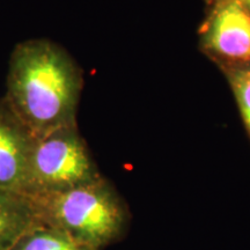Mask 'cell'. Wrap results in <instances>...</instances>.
Wrapping results in <instances>:
<instances>
[{"instance_id":"cell-6","label":"cell","mask_w":250,"mask_h":250,"mask_svg":"<svg viewBox=\"0 0 250 250\" xmlns=\"http://www.w3.org/2000/svg\"><path fill=\"white\" fill-rule=\"evenodd\" d=\"M27 196L0 191V250H12L21 236L39 224Z\"/></svg>"},{"instance_id":"cell-2","label":"cell","mask_w":250,"mask_h":250,"mask_svg":"<svg viewBox=\"0 0 250 250\" xmlns=\"http://www.w3.org/2000/svg\"><path fill=\"white\" fill-rule=\"evenodd\" d=\"M28 198L41 223L99 250L122 241L130 229L126 203L103 176L66 191Z\"/></svg>"},{"instance_id":"cell-5","label":"cell","mask_w":250,"mask_h":250,"mask_svg":"<svg viewBox=\"0 0 250 250\" xmlns=\"http://www.w3.org/2000/svg\"><path fill=\"white\" fill-rule=\"evenodd\" d=\"M35 137L0 98V191L23 195Z\"/></svg>"},{"instance_id":"cell-4","label":"cell","mask_w":250,"mask_h":250,"mask_svg":"<svg viewBox=\"0 0 250 250\" xmlns=\"http://www.w3.org/2000/svg\"><path fill=\"white\" fill-rule=\"evenodd\" d=\"M204 44L215 56L250 61V11L239 0H219L206 22Z\"/></svg>"},{"instance_id":"cell-8","label":"cell","mask_w":250,"mask_h":250,"mask_svg":"<svg viewBox=\"0 0 250 250\" xmlns=\"http://www.w3.org/2000/svg\"><path fill=\"white\" fill-rule=\"evenodd\" d=\"M243 121L250 132V66L240 68L230 77Z\"/></svg>"},{"instance_id":"cell-7","label":"cell","mask_w":250,"mask_h":250,"mask_svg":"<svg viewBox=\"0 0 250 250\" xmlns=\"http://www.w3.org/2000/svg\"><path fill=\"white\" fill-rule=\"evenodd\" d=\"M12 250H99L73 239L48 225H34L19 239Z\"/></svg>"},{"instance_id":"cell-10","label":"cell","mask_w":250,"mask_h":250,"mask_svg":"<svg viewBox=\"0 0 250 250\" xmlns=\"http://www.w3.org/2000/svg\"><path fill=\"white\" fill-rule=\"evenodd\" d=\"M215 1H219V0H215Z\"/></svg>"},{"instance_id":"cell-3","label":"cell","mask_w":250,"mask_h":250,"mask_svg":"<svg viewBox=\"0 0 250 250\" xmlns=\"http://www.w3.org/2000/svg\"><path fill=\"white\" fill-rule=\"evenodd\" d=\"M102 176L78 124L34 139L23 195H50L73 189Z\"/></svg>"},{"instance_id":"cell-1","label":"cell","mask_w":250,"mask_h":250,"mask_svg":"<svg viewBox=\"0 0 250 250\" xmlns=\"http://www.w3.org/2000/svg\"><path fill=\"white\" fill-rule=\"evenodd\" d=\"M83 88V70L66 49L48 39H31L12 51L2 98L37 138L77 124Z\"/></svg>"},{"instance_id":"cell-9","label":"cell","mask_w":250,"mask_h":250,"mask_svg":"<svg viewBox=\"0 0 250 250\" xmlns=\"http://www.w3.org/2000/svg\"><path fill=\"white\" fill-rule=\"evenodd\" d=\"M239 1H240V2H241V4H242V5H245V6H246V7H247V8H248V9H249V11H250V0H239Z\"/></svg>"}]
</instances>
